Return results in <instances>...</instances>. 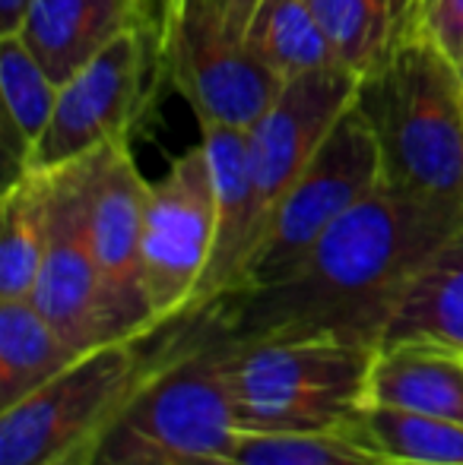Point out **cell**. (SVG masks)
<instances>
[{
    "label": "cell",
    "instance_id": "7a4b0ae2",
    "mask_svg": "<svg viewBox=\"0 0 463 465\" xmlns=\"http://www.w3.org/2000/svg\"><path fill=\"white\" fill-rule=\"evenodd\" d=\"M232 332L223 301L172 320L159 358L106 437L99 460L232 465L241 428L229 386Z\"/></svg>",
    "mask_w": 463,
    "mask_h": 465
},
{
    "label": "cell",
    "instance_id": "9a60e30c",
    "mask_svg": "<svg viewBox=\"0 0 463 465\" xmlns=\"http://www.w3.org/2000/svg\"><path fill=\"white\" fill-rule=\"evenodd\" d=\"M384 342H426L463 355V228L409 282Z\"/></svg>",
    "mask_w": 463,
    "mask_h": 465
},
{
    "label": "cell",
    "instance_id": "277c9868",
    "mask_svg": "<svg viewBox=\"0 0 463 465\" xmlns=\"http://www.w3.org/2000/svg\"><path fill=\"white\" fill-rule=\"evenodd\" d=\"M377 349L330 339L232 336L229 386L241 434L352 430L368 409Z\"/></svg>",
    "mask_w": 463,
    "mask_h": 465
},
{
    "label": "cell",
    "instance_id": "2e32d148",
    "mask_svg": "<svg viewBox=\"0 0 463 465\" xmlns=\"http://www.w3.org/2000/svg\"><path fill=\"white\" fill-rule=\"evenodd\" d=\"M340 67L365 76L394 45L426 29V0H308Z\"/></svg>",
    "mask_w": 463,
    "mask_h": 465
},
{
    "label": "cell",
    "instance_id": "5bb4252c",
    "mask_svg": "<svg viewBox=\"0 0 463 465\" xmlns=\"http://www.w3.org/2000/svg\"><path fill=\"white\" fill-rule=\"evenodd\" d=\"M368 405L463 421V355L426 342H384L371 368Z\"/></svg>",
    "mask_w": 463,
    "mask_h": 465
},
{
    "label": "cell",
    "instance_id": "8992f818",
    "mask_svg": "<svg viewBox=\"0 0 463 465\" xmlns=\"http://www.w3.org/2000/svg\"><path fill=\"white\" fill-rule=\"evenodd\" d=\"M162 80H168L166 32L143 29L117 38L64 83L42 140L19 168L51 172L74 165L108 143L130 140V130L149 108Z\"/></svg>",
    "mask_w": 463,
    "mask_h": 465
},
{
    "label": "cell",
    "instance_id": "d4e9b609",
    "mask_svg": "<svg viewBox=\"0 0 463 465\" xmlns=\"http://www.w3.org/2000/svg\"><path fill=\"white\" fill-rule=\"evenodd\" d=\"M32 0H0V35H16L25 23Z\"/></svg>",
    "mask_w": 463,
    "mask_h": 465
},
{
    "label": "cell",
    "instance_id": "6da1fadb",
    "mask_svg": "<svg viewBox=\"0 0 463 465\" xmlns=\"http://www.w3.org/2000/svg\"><path fill=\"white\" fill-rule=\"evenodd\" d=\"M463 228V206L381 184L286 276L223 301L235 339L381 345L416 272Z\"/></svg>",
    "mask_w": 463,
    "mask_h": 465
},
{
    "label": "cell",
    "instance_id": "7402d4cb",
    "mask_svg": "<svg viewBox=\"0 0 463 465\" xmlns=\"http://www.w3.org/2000/svg\"><path fill=\"white\" fill-rule=\"evenodd\" d=\"M232 465H397L356 430L241 434Z\"/></svg>",
    "mask_w": 463,
    "mask_h": 465
},
{
    "label": "cell",
    "instance_id": "5b68a950",
    "mask_svg": "<svg viewBox=\"0 0 463 465\" xmlns=\"http://www.w3.org/2000/svg\"><path fill=\"white\" fill-rule=\"evenodd\" d=\"M162 326L76 358L19 402L0 409V465H51L106 437L159 358Z\"/></svg>",
    "mask_w": 463,
    "mask_h": 465
},
{
    "label": "cell",
    "instance_id": "603a6c76",
    "mask_svg": "<svg viewBox=\"0 0 463 465\" xmlns=\"http://www.w3.org/2000/svg\"><path fill=\"white\" fill-rule=\"evenodd\" d=\"M426 29L458 64L463 54V0H426Z\"/></svg>",
    "mask_w": 463,
    "mask_h": 465
},
{
    "label": "cell",
    "instance_id": "7c38bea8",
    "mask_svg": "<svg viewBox=\"0 0 463 465\" xmlns=\"http://www.w3.org/2000/svg\"><path fill=\"white\" fill-rule=\"evenodd\" d=\"M356 93L358 74L340 67V64L311 70V74L283 83L277 102L247 130V165H251L264 234L277 206L298 181V174L305 172L311 155L321 149L343 111L356 102Z\"/></svg>",
    "mask_w": 463,
    "mask_h": 465
},
{
    "label": "cell",
    "instance_id": "ba28073f",
    "mask_svg": "<svg viewBox=\"0 0 463 465\" xmlns=\"http://www.w3.org/2000/svg\"><path fill=\"white\" fill-rule=\"evenodd\" d=\"M219 234V203L204 143L172 162L146 187L143 206V285L153 323L166 326L194 307Z\"/></svg>",
    "mask_w": 463,
    "mask_h": 465
},
{
    "label": "cell",
    "instance_id": "44dd1931",
    "mask_svg": "<svg viewBox=\"0 0 463 465\" xmlns=\"http://www.w3.org/2000/svg\"><path fill=\"white\" fill-rule=\"evenodd\" d=\"M0 93L10 134L19 140V165L42 140L51 114H55L61 86L38 64L29 45L19 35H0Z\"/></svg>",
    "mask_w": 463,
    "mask_h": 465
},
{
    "label": "cell",
    "instance_id": "484cf974",
    "mask_svg": "<svg viewBox=\"0 0 463 465\" xmlns=\"http://www.w3.org/2000/svg\"><path fill=\"white\" fill-rule=\"evenodd\" d=\"M99 456H102V450H80V453L67 456V460H61V462H51V465H99Z\"/></svg>",
    "mask_w": 463,
    "mask_h": 465
},
{
    "label": "cell",
    "instance_id": "83f0119b",
    "mask_svg": "<svg viewBox=\"0 0 463 465\" xmlns=\"http://www.w3.org/2000/svg\"><path fill=\"white\" fill-rule=\"evenodd\" d=\"M99 465H159V462H149V460H124V462H115V460H99Z\"/></svg>",
    "mask_w": 463,
    "mask_h": 465
},
{
    "label": "cell",
    "instance_id": "4316f807",
    "mask_svg": "<svg viewBox=\"0 0 463 465\" xmlns=\"http://www.w3.org/2000/svg\"><path fill=\"white\" fill-rule=\"evenodd\" d=\"M187 4H194V0H168V6H166V29L181 16V13L187 10Z\"/></svg>",
    "mask_w": 463,
    "mask_h": 465
},
{
    "label": "cell",
    "instance_id": "4fadbf2b",
    "mask_svg": "<svg viewBox=\"0 0 463 465\" xmlns=\"http://www.w3.org/2000/svg\"><path fill=\"white\" fill-rule=\"evenodd\" d=\"M143 29L166 32V0H32L16 35L64 86L117 38Z\"/></svg>",
    "mask_w": 463,
    "mask_h": 465
},
{
    "label": "cell",
    "instance_id": "cb8c5ba5",
    "mask_svg": "<svg viewBox=\"0 0 463 465\" xmlns=\"http://www.w3.org/2000/svg\"><path fill=\"white\" fill-rule=\"evenodd\" d=\"M204 4L216 13V19L223 23V29L229 32L232 38L245 42L247 25H251L254 13H257V6L264 4V0H204Z\"/></svg>",
    "mask_w": 463,
    "mask_h": 465
},
{
    "label": "cell",
    "instance_id": "f1b7e54d",
    "mask_svg": "<svg viewBox=\"0 0 463 465\" xmlns=\"http://www.w3.org/2000/svg\"><path fill=\"white\" fill-rule=\"evenodd\" d=\"M458 70H460V80H463V54L458 57Z\"/></svg>",
    "mask_w": 463,
    "mask_h": 465
},
{
    "label": "cell",
    "instance_id": "e0dca14e",
    "mask_svg": "<svg viewBox=\"0 0 463 465\" xmlns=\"http://www.w3.org/2000/svg\"><path fill=\"white\" fill-rule=\"evenodd\" d=\"M86 351H76L29 298H0V409L19 402Z\"/></svg>",
    "mask_w": 463,
    "mask_h": 465
},
{
    "label": "cell",
    "instance_id": "30bf717a",
    "mask_svg": "<svg viewBox=\"0 0 463 465\" xmlns=\"http://www.w3.org/2000/svg\"><path fill=\"white\" fill-rule=\"evenodd\" d=\"M29 301L76 351L121 342L108 317L106 288L89 241L86 155L74 165L51 168V232Z\"/></svg>",
    "mask_w": 463,
    "mask_h": 465
},
{
    "label": "cell",
    "instance_id": "f546056e",
    "mask_svg": "<svg viewBox=\"0 0 463 465\" xmlns=\"http://www.w3.org/2000/svg\"><path fill=\"white\" fill-rule=\"evenodd\" d=\"M166 6H168V0H166Z\"/></svg>",
    "mask_w": 463,
    "mask_h": 465
},
{
    "label": "cell",
    "instance_id": "9c48e42d",
    "mask_svg": "<svg viewBox=\"0 0 463 465\" xmlns=\"http://www.w3.org/2000/svg\"><path fill=\"white\" fill-rule=\"evenodd\" d=\"M166 76L191 104L200 130H251L283 89V80L223 29L204 0L187 4L166 29Z\"/></svg>",
    "mask_w": 463,
    "mask_h": 465
},
{
    "label": "cell",
    "instance_id": "8fae6325",
    "mask_svg": "<svg viewBox=\"0 0 463 465\" xmlns=\"http://www.w3.org/2000/svg\"><path fill=\"white\" fill-rule=\"evenodd\" d=\"M89 165V241L106 288L108 317L117 339L156 332L143 285V206L149 181L140 174L130 140L86 155Z\"/></svg>",
    "mask_w": 463,
    "mask_h": 465
},
{
    "label": "cell",
    "instance_id": "3957f363",
    "mask_svg": "<svg viewBox=\"0 0 463 465\" xmlns=\"http://www.w3.org/2000/svg\"><path fill=\"white\" fill-rule=\"evenodd\" d=\"M356 104L381 149L384 184L463 206V80L428 29L358 76Z\"/></svg>",
    "mask_w": 463,
    "mask_h": 465
},
{
    "label": "cell",
    "instance_id": "ffe728a7",
    "mask_svg": "<svg viewBox=\"0 0 463 465\" xmlns=\"http://www.w3.org/2000/svg\"><path fill=\"white\" fill-rule=\"evenodd\" d=\"M352 430L397 465H463V421L458 418L368 405Z\"/></svg>",
    "mask_w": 463,
    "mask_h": 465
},
{
    "label": "cell",
    "instance_id": "d6986e66",
    "mask_svg": "<svg viewBox=\"0 0 463 465\" xmlns=\"http://www.w3.org/2000/svg\"><path fill=\"white\" fill-rule=\"evenodd\" d=\"M245 48L283 83L337 64L308 0H264L245 32Z\"/></svg>",
    "mask_w": 463,
    "mask_h": 465
},
{
    "label": "cell",
    "instance_id": "ac0fdd59",
    "mask_svg": "<svg viewBox=\"0 0 463 465\" xmlns=\"http://www.w3.org/2000/svg\"><path fill=\"white\" fill-rule=\"evenodd\" d=\"M0 298H29L51 232V172L19 168L0 203Z\"/></svg>",
    "mask_w": 463,
    "mask_h": 465
},
{
    "label": "cell",
    "instance_id": "52a82bcc",
    "mask_svg": "<svg viewBox=\"0 0 463 465\" xmlns=\"http://www.w3.org/2000/svg\"><path fill=\"white\" fill-rule=\"evenodd\" d=\"M381 184V149L365 114L352 102L277 206L241 292L286 276L340 215Z\"/></svg>",
    "mask_w": 463,
    "mask_h": 465
}]
</instances>
